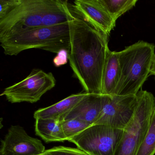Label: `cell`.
Here are the masks:
<instances>
[{
	"label": "cell",
	"mask_w": 155,
	"mask_h": 155,
	"mask_svg": "<svg viewBox=\"0 0 155 155\" xmlns=\"http://www.w3.org/2000/svg\"><path fill=\"white\" fill-rule=\"evenodd\" d=\"M69 25L68 60L74 76L86 93L102 94L109 36L74 15Z\"/></svg>",
	"instance_id": "obj_1"
},
{
	"label": "cell",
	"mask_w": 155,
	"mask_h": 155,
	"mask_svg": "<svg viewBox=\"0 0 155 155\" xmlns=\"http://www.w3.org/2000/svg\"><path fill=\"white\" fill-rule=\"evenodd\" d=\"M155 49L152 43L139 41L118 52L120 76L113 95L137 94L150 76Z\"/></svg>",
	"instance_id": "obj_2"
},
{
	"label": "cell",
	"mask_w": 155,
	"mask_h": 155,
	"mask_svg": "<svg viewBox=\"0 0 155 155\" xmlns=\"http://www.w3.org/2000/svg\"><path fill=\"white\" fill-rule=\"evenodd\" d=\"M4 53L17 56L27 50L38 49L58 53L69 51L70 36L69 22L55 26L41 27L13 35L0 41Z\"/></svg>",
	"instance_id": "obj_3"
},
{
	"label": "cell",
	"mask_w": 155,
	"mask_h": 155,
	"mask_svg": "<svg viewBox=\"0 0 155 155\" xmlns=\"http://www.w3.org/2000/svg\"><path fill=\"white\" fill-rule=\"evenodd\" d=\"M138 105L136 114L123 130L113 155H137L155 110L154 95L141 89L137 94Z\"/></svg>",
	"instance_id": "obj_4"
},
{
	"label": "cell",
	"mask_w": 155,
	"mask_h": 155,
	"mask_svg": "<svg viewBox=\"0 0 155 155\" xmlns=\"http://www.w3.org/2000/svg\"><path fill=\"white\" fill-rule=\"evenodd\" d=\"M50 0H21L18 6L0 19V41L42 27Z\"/></svg>",
	"instance_id": "obj_5"
},
{
	"label": "cell",
	"mask_w": 155,
	"mask_h": 155,
	"mask_svg": "<svg viewBox=\"0 0 155 155\" xmlns=\"http://www.w3.org/2000/svg\"><path fill=\"white\" fill-rule=\"evenodd\" d=\"M123 130L108 125L94 124L68 141L89 155H113Z\"/></svg>",
	"instance_id": "obj_6"
},
{
	"label": "cell",
	"mask_w": 155,
	"mask_h": 155,
	"mask_svg": "<svg viewBox=\"0 0 155 155\" xmlns=\"http://www.w3.org/2000/svg\"><path fill=\"white\" fill-rule=\"evenodd\" d=\"M56 84V80L52 73L34 69L23 80L6 88L1 96H5L12 103H34L39 101Z\"/></svg>",
	"instance_id": "obj_7"
},
{
	"label": "cell",
	"mask_w": 155,
	"mask_h": 155,
	"mask_svg": "<svg viewBox=\"0 0 155 155\" xmlns=\"http://www.w3.org/2000/svg\"><path fill=\"white\" fill-rule=\"evenodd\" d=\"M138 105L137 95H111V99L105 105L94 124L124 130L134 117Z\"/></svg>",
	"instance_id": "obj_8"
},
{
	"label": "cell",
	"mask_w": 155,
	"mask_h": 155,
	"mask_svg": "<svg viewBox=\"0 0 155 155\" xmlns=\"http://www.w3.org/2000/svg\"><path fill=\"white\" fill-rule=\"evenodd\" d=\"M41 140L32 137L19 125H12L1 140L0 155H39L45 152Z\"/></svg>",
	"instance_id": "obj_9"
},
{
	"label": "cell",
	"mask_w": 155,
	"mask_h": 155,
	"mask_svg": "<svg viewBox=\"0 0 155 155\" xmlns=\"http://www.w3.org/2000/svg\"><path fill=\"white\" fill-rule=\"evenodd\" d=\"M72 7L76 16L108 36L116 26V21L99 0H76Z\"/></svg>",
	"instance_id": "obj_10"
},
{
	"label": "cell",
	"mask_w": 155,
	"mask_h": 155,
	"mask_svg": "<svg viewBox=\"0 0 155 155\" xmlns=\"http://www.w3.org/2000/svg\"><path fill=\"white\" fill-rule=\"evenodd\" d=\"M110 99V95L87 93L70 111L61 118L60 121L77 119L90 125H93L105 105Z\"/></svg>",
	"instance_id": "obj_11"
},
{
	"label": "cell",
	"mask_w": 155,
	"mask_h": 155,
	"mask_svg": "<svg viewBox=\"0 0 155 155\" xmlns=\"http://www.w3.org/2000/svg\"><path fill=\"white\" fill-rule=\"evenodd\" d=\"M87 94L85 92L72 94L51 106L39 109L34 112V118L35 119L50 118L60 120L61 118L70 111Z\"/></svg>",
	"instance_id": "obj_12"
},
{
	"label": "cell",
	"mask_w": 155,
	"mask_h": 155,
	"mask_svg": "<svg viewBox=\"0 0 155 155\" xmlns=\"http://www.w3.org/2000/svg\"><path fill=\"white\" fill-rule=\"evenodd\" d=\"M120 76L118 53L109 51L102 77V94L113 95Z\"/></svg>",
	"instance_id": "obj_13"
},
{
	"label": "cell",
	"mask_w": 155,
	"mask_h": 155,
	"mask_svg": "<svg viewBox=\"0 0 155 155\" xmlns=\"http://www.w3.org/2000/svg\"><path fill=\"white\" fill-rule=\"evenodd\" d=\"M74 17L68 1L50 0L42 19V27L55 26L70 21Z\"/></svg>",
	"instance_id": "obj_14"
},
{
	"label": "cell",
	"mask_w": 155,
	"mask_h": 155,
	"mask_svg": "<svg viewBox=\"0 0 155 155\" xmlns=\"http://www.w3.org/2000/svg\"><path fill=\"white\" fill-rule=\"evenodd\" d=\"M35 130L36 135L46 143L67 141L61 121L53 119H36Z\"/></svg>",
	"instance_id": "obj_15"
},
{
	"label": "cell",
	"mask_w": 155,
	"mask_h": 155,
	"mask_svg": "<svg viewBox=\"0 0 155 155\" xmlns=\"http://www.w3.org/2000/svg\"><path fill=\"white\" fill-rule=\"evenodd\" d=\"M99 1L116 21L120 16L134 8L137 0H99Z\"/></svg>",
	"instance_id": "obj_16"
},
{
	"label": "cell",
	"mask_w": 155,
	"mask_h": 155,
	"mask_svg": "<svg viewBox=\"0 0 155 155\" xmlns=\"http://www.w3.org/2000/svg\"><path fill=\"white\" fill-rule=\"evenodd\" d=\"M155 154V110L149 127L137 155H154Z\"/></svg>",
	"instance_id": "obj_17"
},
{
	"label": "cell",
	"mask_w": 155,
	"mask_h": 155,
	"mask_svg": "<svg viewBox=\"0 0 155 155\" xmlns=\"http://www.w3.org/2000/svg\"><path fill=\"white\" fill-rule=\"evenodd\" d=\"M61 121L64 135L68 141L70 139L75 137L91 126L77 119L67 120Z\"/></svg>",
	"instance_id": "obj_18"
},
{
	"label": "cell",
	"mask_w": 155,
	"mask_h": 155,
	"mask_svg": "<svg viewBox=\"0 0 155 155\" xmlns=\"http://www.w3.org/2000/svg\"><path fill=\"white\" fill-rule=\"evenodd\" d=\"M45 152L50 155H89L80 149L64 146L53 147Z\"/></svg>",
	"instance_id": "obj_19"
},
{
	"label": "cell",
	"mask_w": 155,
	"mask_h": 155,
	"mask_svg": "<svg viewBox=\"0 0 155 155\" xmlns=\"http://www.w3.org/2000/svg\"><path fill=\"white\" fill-rule=\"evenodd\" d=\"M21 0H0V19L18 6Z\"/></svg>",
	"instance_id": "obj_20"
},
{
	"label": "cell",
	"mask_w": 155,
	"mask_h": 155,
	"mask_svg": "<svg viewBox=\"0 0 155 155\" xmlns=\"http://www.w3.org/2000/svg\"><path fill=\"white\" fill-rule=\"evenodd\" d=\"M68 60V51L65 49L61 50L54 58L53 64L55 67H60L67 64Z\"/></svg>",
	"instance_id": "obj_21"
},
{
	"label": "cell",
	"mask_w": 155,
	"mask_h": 155,
	"mask_svg": "<svg viewBox=\"0 0 155 155\" xmlns=\"http://www.w3.org/2000/svg\"><path fill=\"white\" fill-rule=\"evenodd\" d=\"M150 75H155V57L153 60V63H152V66H151V69H150Z\"/></svg>",
	"instance_id": "obj_22"
},
{
	"label": "cell",
	"mask_w": 155,
	"mask_h": 155,
	"mask_svg": "<svg viewBox=\"0 0 155 155\" xmlns=\"http://www.w3.org/2000/svg\"><path fill=\"white\" fill-rule=\"evenodd\" d=\"M50 155L49 154H48V153H45V152L44 153H42V154H40V155Z\"/></svg>",
	"instance_id": "obj_23"
}]
</instances>
